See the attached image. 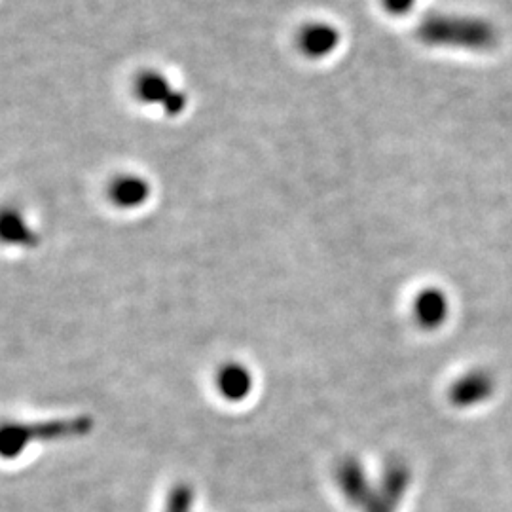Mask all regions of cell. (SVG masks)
Wrapping results in <instances>:
<instances>
[{"label": "cell", "mask_w": 512, "mask_h": 512, "mask_svg": "<svg viewBox=\"0 0 512 512\" xmlns=\"http://www.w3.org/2000/svg\"><path fill=\"white\" fill-rule=\"evenodd\" d=\"M416 37L431 48L488 52L497 42V31L486 19L459 14H433L420 21Z\"/></svg>", "instance_id": "1"}, {"label": "cell", "mask_w": 512, "mask_h": 512, "mask_svg": "<svg viewBox=\"0 0 512 512\" xmlns=\"http://www.w3.org/2000/svg\"><path fill=\"white\" fill-rule=\"evenodd\" d=\"M133 97L145 107L158 105L169 118H177L188 109V93L175 88L164 73L152 69L135 76Z\"/></svg>", "instance_id": "2"}, {"label": "cell", "mask_w": 512, "mask_h": 512, "mask_svg": "<svg viewBox=\"0 0 512 512\" xmlns=\"http://www.w3.org/2000/svg\"><path fill=\"white\" fill-rule=\"evenodd\" d=\"M107 196L114 207L131 211V209L143 207L150 200L152 186L145 177L126 173V175H118L110 181Z\"/></svg>", "instance_id": "3"}, {"label": "cell", "mask_w": 512, "mask_h": 512, "mask_svg": "<svg viewBox=\"0 0 512 512\" xmlns=\"http://www.w3.org/2000/svg\"><path fill=\"white\" fill-rule=\"evenodd\" d=\"M298 48L310 59H323L336 50L340 44V33L329 23H310L298 33Z\"/></svg>", "instance_id": "4"}, {"label": "cell", "mask_w": 512, "mask_h": 512, "mask_svg": "<svg viewBox=\"0 0 512 512\" xmlns=\"http://www.w3.org/2000/svg\"><path fill=\"white\" fill-rule=\"evenodd\" d=\"M0 243L31 247L37 243V234L18 207H0Z\"/></svg>", "instance_id": "5"}, {"label": "cell", "mask_w": 512, "mask_h": 512, "mask_svg": "<svg viewBox=\"0 0 512 512\" xmlns=\"http://www.w3.org/2000/svg\"><path fill=\"white\" fill-rule=\"evenodd\" d=\"M418 319L425 327H435L446 317V298L439 291H425L418 298Z\"/></svg>", "instance_id": "6"}, {"label": "cell", "mask_w": 512, "mask_h": 512, "mask_svg": "<svg viewBox=\"0 0 512 512\" xmlns=\"http://www.w3.org/2000/svg\"><path fill=\"white\" fill-rule=\"evenodd\" d=\"M490 391V384L486 378L471 376L469 380L456 385L452 397L458 404L475 403L480 397H484Z\"/></svg>", "instance_id": "7"}, {"label": "cell", "mask_w": 512, "mask_h": 512, "mask_svg": "<svg viewBox=\"0 0 512 512\" xmlns=\"http://www.w3.org/2000/svg\"><path fill=\"white\" fill-rule=\"evenodd\" d=\"M380 2L389 16H404L416 6L418 0H380Z\"/></svg>", "instance_id": "8"}]
</instances>
